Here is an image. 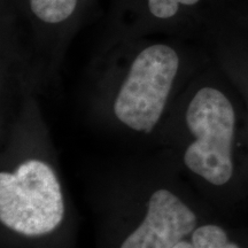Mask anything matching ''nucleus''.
Here are the masks:
<instances>
[{
	"instance_id": "nucleus-6",
	"label": "nucleus",
	"mask_w": 248,
	"mask_h": 248,
	"mask_svg": "<svg viewBox=\"0 0 248 248\" xmlns=\"http://www.w3.org/2000/svg\"><path fill=\"white\" fill-rule=\"evenodd\" d=\"M77 0H30L33 14L47 23H59L73 14Z\"/></svg>"
},
{
	"instance_id": "nucleus-4",
	"label": "nucleus",
	"mask_w": 248,
	"mask_h": 248,
	"mask_svg": "<svg viewBox=\"0 0 248 248\" xmlns=\"http://www.w3.org/2000/svg\"><path fill=\"white\" fill-rule=\"evenodd\" d=\"M195 225L193 210L172 192L161 188L151 195L144 219L121 248H173Z\"/></svg>"
},
{
	"instance_id": "nucleus-1",
	"label": "nucleus",
	"mask_w": 248,
	"mask_h": 248,
	"mask_svg": "<svg viewBox=\"0 0 248 248\" xmlns=\"http://www.w3.org/2000/svg\"><path fill=\"white\" fill-rule=\"evenodd\" d=\"M64 217L61 186L53 169L37 159L0 173V221L26 237L51 233Z\"/></svg>"
},
{
	"instance_id": "nucleus-5",
	"label": "nucleus",
	"mask_w": 248,
	"mask_h": 248,
	"mask_svg": "<svg viewBox=\"0 0 248 248\" xmlns=\"http://www.w3.org/2000/svg\"><path fill=\"white\" fill-rule=\"evenodd\" d=\"M173 248H240L229 240L224 229L216 224H204L195 228L190 241L181 240Z\"/></svg>"
},
{
	"instance_id": "nucleus-3",
	"label": "nucleus",
	"mask_w": 248,
	"mask_h": 248,
	"mask_svg": "<svg viewBox=\"0 0 248 248\" xmlns=\"http://www.w3.org/2000/svg\"><path fill=\"white\" fill-rule=\"evenodd\" d=\"M179 58L167 45H153L140 52L121 86L114 102V113L135 131L151 132L162 115Z\"/></svg>"
},
{
	"instance_id": "nucleus-7",
	"label": "nucleus",
	"mask_w": 248,
	"mask_h": 248,
	"mask_svg": "<svg viewBox=\"0 0 248 248\" xmlns=\"http://www.w3.org/2000/svg\"><path fill=\"white\" fill-rule=\"evenodd\" d=\"M199 0H148L151 13L159 18H169L177 13L179 5H195Z\"/></svg>"
},
{
	"instance_id": "nucleus-2",
	"label": "nucleus",
	"mask_w": 248,
	"mask_h": 248,
	"mask_svg": "<svg viewBox=\"0 0 248 248\" xmlns=\"http://www.w3.org/2000/svg\"><path fill=\"white\" fill-rule=\"evenodd\" d=\"M186 124L194 136L184 154L186 167L209 184L225 185L234 169L235 114L231 101L219 90L202 88L188 105Z\"/></svg>"
}]
</instances>
